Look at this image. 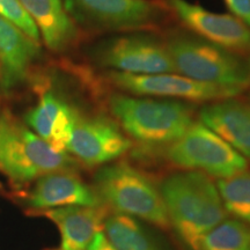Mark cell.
I'll return each instance as SVG.
<instances>
[{"label":"cell","mask_w":250,"mask_h":250,"mask_svg":"<svg viewBox=\"0 0 250 250\" xmlns=\"http://www.w3.org/2000/svg\"><path fill=\"white\" fill-rule=\"evenodd\" d=\"M201 250H250V227L239 220H225L206 234Z\"/></svg>","instance_id":"obj_20"},{"label":"cell","mask_w":250,"mask_h":250,"mask_svg":"<svg viewBox=\"0 0 250 250\" xmlns=\"http://www.w3.org/2000/svg\"><path fill=\"white\" fill-rule=\"evenodd\" d=\"M160 193L170 227L190 250H201L206 234L226 218L217 186L203 171L169 175L162 181Z\"/></svg>","instance_id":"obj_1"},{"label":"cell","mask_w":250,"mask_h":250,"mask_svg":"<svg viewBox=\"0 0 250 250\" xmlns=\"http://www.w3.org/2000/svg\"><path fill=\"white\" fill-rule=\"evenodd\" d=\"M78 162L57 151L11 112L0 110V171L18 188L57 171H74Z\"/></svg>","instance_id":"obj_2"},{"label":"cell","mask_w":250,"mask_h":250,"mask_svg":"<svg viewBox=\"0 0 250 250\" xmlns=\"http://www.w3.org/2000/svg\"><path fill=\"white\" fill-rule=\"evenodd\" d=\"M77 110L52 92H45L26 115V123L43 140L57 151L66 152Z\"/></svg>","instance_id":"obj_16"},{"label":"cell","mask_w":250,"mask_h":250,"mask_svg":"<svg viewBox=\"0 0 250 250\" xmlns=\"http://www.w3.org/2000/svg\"><path fill=\"white\" fill-rule=\"evenodd\" d=\"M224 208L240 220L250 224V173L220 179L217 183Z\"/></svg>","instance_id":"obj_19"},{"label":"cell","mask_w":250,"mask_h":250,"mask_svg":"<svg viewBox=\"0 0 250 250\" xmlns=\"http://www.w3.org/2000/svg\"><path fill=\"white\" fill-rule=\"evenodd\" d=\"M166 158L184 169L226 179L243 173L248 161L229 144L202 123H193L181 138L168 145Z\"/></svg>","instance_id":"obj_6"},{"label":"cell","mask_w":250,"mask_h":250,"mask_svg":"<svg viewBox=\"0 0 250 250\" xmlns=\"http://www.w3.org/2000/svg\"><path fill=\"white\" fill-rule=\"evenodd\" d=\"M99 59L103 66L129 74L176 72L167 46L143 34L114 37L102 45Z\"/></svg>","instance_id":"obj_8"},{"label":"cell","mask_w":250,"mask_h":250,"mask_svg":"<svg viewBox=\"0 0 250 250\" xmlns=\"http://www.w3.org/2000/svg\"><path fill=\"white\" fill-rule=\"evenodd\" d=\"M225 4L234 17L250 28V0H225Z\"/></svg>","instance_id":"obj_22"},{"label":"cell","mask_w":250,"mask_h":250,"mask_svg":"<svg viewBox=\"0 0 250 250\" xmlns=\"http://www.w3.org/2000/svg\"><path fill=\"white\" fill-rule=\"evenodd\" d=\"M28 213L66 208V206H101L94 188L83 182L74 171H57L41 176L29 190L23 192Z\"/></svg>","instance_id":"obj_12"},{"label":"cell","mask_w":250,"mask_h":250,"mask_svg":"<svg viewBox=\"0 0 250 250\" xmlns=\"http://www.w3.org/2000/svg\"><path fill=\"white\" fill-rule=\"evenodd\" d=\"M0 17L5 18L9 22L23 31L28 37L35 42H41V34L35 21L23 8L20 0H0Z\"/></svg>","instance_id":"obj_21"},{"label":"cell","mask_w":250,"mask_h":250,"mask_svg":"<svg viewBox=\"0 0 250 250\" xmlns=\"http://www.w3.org/2000/svg\"><path fill=\"white\" fill-rule=\"evenodd\" d=\"M166 46L175 70L184 77L241 92L250 86L249 66L227 49L186 36L174 37Z\"/></svg>","instance_id":"obj_5"},{"label":"cell","mask_w":250,"mask_h":250,"mask_svg":"<svg viewBox=\"0 0 250 250\" xmlns=\"http://www.w3.org/2000/svg\"><path fill=\"white\" fill-rule=\"evenodd\" d=\"M202 123L250 160V101L224 99L205 105Z\"/></svg>","instance_id":"obj_15"},{"label":"cell","mask_w":250,"mask_h":250,"mask_svg":"<svg viewBox=\"0 0 250 250\" xmlns=\"http://www.w3.org/2000/svg\"><path fill=\"white\" fill-rule=\"evenodd\" d=\"M103 227L105 237L117 250H168L160 237L131 215H108Z\"/></svg>","instance_id":"obj_18"},{"label":"cell","mask_w":250,"mask_h":250,"mask_svg":"<svg viewBox=\"0 0 250 250\" xmlns=\"http://www.w3.org/2000/svg\"><path fill=\"white\" fill-rule=\"evenodd\" d=\"M40 56V43L0 17V96L9 95L29 77Z\"/></svg>","instance_id":"obj_13"},{"label":"cell","mask_w":250,"mask_h":250,"mask_svg":"<svg viewBox=\"0 0 250 250\" xmlns=\"http://www.w3.org/2000/svg\"><path fill=\"white\" fill-rule=\"evenodd\" d=\"M109 80L117 88L133 95L160 96L184 101H219L242 93L232 87L211 85L170 73L129 74L112 71Z\"/></svg>","instance_id":"obj_7"},{"label":"cell","mask_w":250,"mask_h":250,"mask_svg":"<svg viewBox=\"0 0 250 250\" xmlns=\"http://www.w3.org/2000/svg\"><path fill=\"white\" fill-rule=\"evenodd\" d=\"M66 6L83 20L108 30L143 29L161 19V9L149 0H66Z\"/></svg>","instance_id":"obj_10"},{"label":"cell","mask_w":250,"mask_h":250,"mask_svg":"<svg viewBox=\"0 0 250 250\" xmlns=\"http://www.w3.org/2000/svg\"><path fill=\"white\" fill-rule=\"evenodd\" d=\"M94 190L117 213L168 229L169 218L160 190L151 179L125 161L105 166L94 176Z\"/></svg>","instance_id":"obj_4"},{"label":"cell","mask_w":250,"mask_h":250,"mask_svg":"<svg viewBox=\"0 0 250 250\" xmlns=\"http://www.w3.org/2000/svg\"><path fill=\"white\" fill-rule=\"evenodd\" d=\"M130 148L129 138L109 118L78 114L66 152L87 167H95L116 160Z\"/></svg>","instance_id":"obj_9"},{"label":"cell","mask_w":250,"mask_h":250,"mask_svg":"<svg viewBox=\"0 0 250 250\" xmlns=\"http://www.w3.org/2000/svg\"><path fill=\"white\" fill-rule=\"evenodd\" d=\"M52 51H64L77 40L78 31L62 0H20Z\"/></svg>","instance_id":"obj_17"},{"label":"cell","mask_w":250,"mask_h":250,"mask_svg":"<svg viewBox=\"0 0 250 250\" xmlns=\"http://www.w3.org/2000/svg\"><path fill=\"white\" fill-rule=\"evenodd\" d=\"M87 250H117L114 246L109 242V240L105 237L102 232H99L95 237L93 239Z\"/></svg>","instance_id":"obj_23"},{"label":"cell","mask_w":250,"mask_h":250,"mask_svg":"<svg viewBox=\"0 0 250 250\" xmlns=\"http://www.w3.org/2000/svg\"><path fill=\"white\" fill-rule=\"evenodd\" d=\"M183 24L230 52L250 51V28L232 15L212 13L187 0H164Z\"/></svg>","instance_id":"obj_11"},{"label":"cell","mask_w":250,"mask_h":250,"mask_svg":"<svg viewBox=\"0 0 250 250\" xmlns=\"http://www.w3.org/2000/svg\"><path fill=\"white\" fill-rule=\"evenodd\" d=\"M48 218L58 227L61 242L51 250H87L96 234L101 232L107 210L103 206H66L34 212Z\"/></svg>","instance_id":"obj_14"},{"label":"cell","mask_w":250,"mask_h":250,"mask_svg":"<svg viewBox=\"0 0 250 250\" xmlns=\"http://www.w3.org/2000/svg\"><path fill=\"white\" fill-rule=\"evenodd\" d=\"M109 108L125 132L148 146L169 145L183 136L193 122V109L177 100L134 98L116 94Z\"/></svg>","instance_id":"obj_3"},{"label":"cell","mask_w":250,"mask_h":250,"mask_svg":"<svg viewBox=\"0 0 250 250\" xmlns=\"http://www.w3.org/2000/svg\"><path fill=\"white\" fill-rule=\"evenodd\" d=\"M249 71H250V64H249Z\"/></svg>","instance_id":"obj_24"}]
</instances>
